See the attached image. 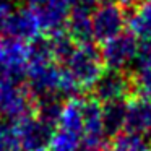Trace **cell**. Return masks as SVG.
Listing matches in <instances>:
<instances>
[{
  "mask_svg": "<svg viewBox=\"0 0 151 151\" xmlns=\"http://www.w3.org/2000/svg\"><path fill=\"white\" fill-rule=\"evenodd\" d=\"M124 7L117 2H106L96 7L91 15V33L93 37L101 42L114 39L122 33L125 24Z\"/></svg>",
  "mask_w": 151,
  "mask_h": 151,
  "instance_id": "cell-1",
  "label": "cell"
},
{
  "mask_svg": "<svg viewBox=\"0 0 151 151\" xmlns=\"http://www.w3.org/2000/svg\"><path fill=\"white\" fill-rule=\"evenodd\" d=\"M102 50V60L111 67V70H122L128 65H133L138 54L140 44L137 42V37L132 33H120L114 39L104 42Z\"/></svg>",
  "mask_w": 151,
  "mask_h": 151,
  "instance_id": "cell-2",
  "label": "cell"
},
{
  "mask_svg": "<svg viewBox=\"0 0 151 151\" xmlns=\"http://www.w3.org/2000/svg\"><path fill=\"white\" fill-rule=\"evenodd\" d=\"M125 128L127 132L137 135L151 133V98L138 96L127 104L125 114Z\"/></svg>",
  "mask_w": 151,
  "mask_h": 151,
  "instance_id": "cell-3",
  "label": "cell"
},
{
  "mask_svg": "<svg viewBox=\"0 0 151 151\" xmlns=\"http://www.w3.org/2000/svg\"><path fill=\"white\" fill-rule=\"evenodd\" d=\"M130 33L143 42H151V0H137L127 18Z\"/></svg>",
  "mask_w": 151,
  "mask_h": 151,
  "instance_id": "cell-4",
  "label": "cell"
},
{
  "mask_svg": "<svg viewBox=\"0 0 151 151\" xmlns=\"http://www.w3.org/2000/svg\"><path fill=\"white\" fill-rule=\"evenodd\" d=\"M112 151H151V146L146 143L143 135L125 132L115 137L112 143Z\"/></svg>",
  "mask_w": 151,
  "mask_h": 151,
  "instance_id": "cell-5",
  "label": "cell"
},
{
  "mask_svg": "<svg viewBox=\"0 0 151 151\" xmlns=\"http://www.w3.org/2000/svg\"><path fill=\"white\" fill-rule=\"evenodd\" d=\"M10 18H12V15H10V12L7 10V7H5L2 2H0V28H7V24H8V21H10Z\"/></svg>",
  "mask_w": 151,
  "mask_h": 151,
  "instance_id": "cell-6",
  "label": "cell"
}]
</instances>
